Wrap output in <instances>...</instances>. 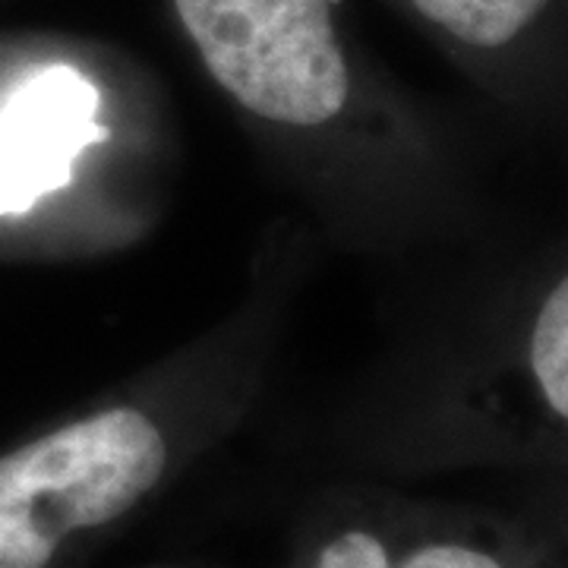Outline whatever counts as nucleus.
<instances>
[{
    "mask_svg": "<svg viewBox=\"0 0 568 568\" xmlns=\"http://www.w3.org/2000/svg\"><path fill=\"white\" fill-rule=\"evenodd\" d=\"M338 0H174L209 80L325 219L364 244L452 234L470 205L455 142L366 77Z\"/></svg>",
    "mask_w": 568,
    "mask_h": 568,
    "instance_id": "1",
    "label": "nucleus"
},
{
    "mask_svg": "<svg viewBox=\"0 0 568 568\" xmlns=\"http://www.w3.org/2000/svg\"><path fill=\"white\" fill-rule=\"evenodd\" d=\"M171 436L123 398L0 455V568H48L73 537L108 528L159 487Z\"/></svg>",
    "mask_w": 568,
    "mask_h": 568,
    "instance_id": "2",
    "label": "nucleus"
},
{
    "mask_svg": "<svg viewBox=\"0 0 568 568\" xmlns=\"http://www.w3.org/2000/svg\"><path fill=\"white\" fill-rule=\"evenodd\" d=\"M436 32L477 58H503L544 20L552 0H407Z\"/></svg>",
    "mask_w": 568,
    "mask_h": 568,
    "instance_id": "3",
    "label": "nucleus"
},
{
    "mask_svg": "<svg viewBox=\"0 0 568 568\" xmlns=\"http://www.w3.org/2000/svg\"><path fill=\"white\" fill-rule=\"evenodd\" d=\"M521 354L528 366L530 386L549 417L566 424L568 417V282L559 268L547 287L540 291L537 304L530 306Z\"/></svg>",
    "mask_w": 568,
    "mask_h": 568,
    "instance_id": "4",
    "label": "nucleus"
},
{
    "mask_svg": "<svg viewBox=\"0 0 568 568\" xmlns=\"http://www.w3.org/2000/svg\"><path fill=\"white\" fill-rule=\"evenodd\" d=\"M316 568H392L386 547L364 530H347L320 552Z\"/></svg>",
    "mask_w": 568,
    "mask_h": 568,
    "instance_id": "5",
    "label": "nucleus"
},
{
    "mask_svg": "<svg viewBox=\"0 0 568 568\" xmlns=\"http://www.w3.org/2000/svg\"><path fill=\"white\" fill-rule=\"evenodd\" d=\"M402 568H506L496 556L465 544H429L414 549Z\"/></svg>",
    "mask_w": 568,
    "mask_h": 568,
    "instance_id": "6",
    "label": "nucleus"
}]
</instances>
